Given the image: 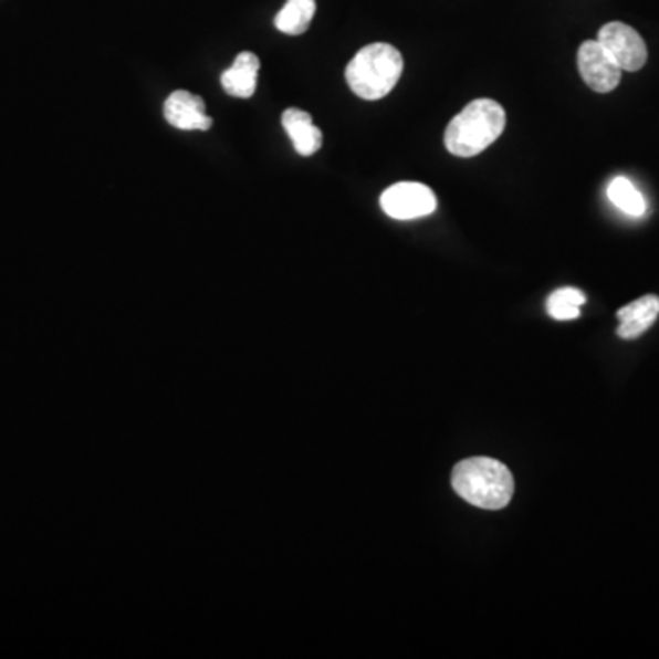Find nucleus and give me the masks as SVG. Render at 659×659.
I'll return each mask as SVG.
<instances>
[{"instance_id":"f257e3e1","label":"nucleus","mask_w":659,"mask_h":659,"mask_svg":"<svg viewBox=\"0 0 659 659\" xmlns=\"http://www.w3.org/2000/svg\"><path fill=\"white\" fill-rule=\"evenodd\" d=\"M452 488L466 502L482 510H502L515 493V480L493 458H468L452 469Z\"/></svg>"},{"instance_id":"f03ea898","label":"nucleus","mask_w":659,"mask_h":659,"mask_svg":"<svg viewBox=\"0 0 659 659\" xmlns=\"http://www.w3.org/2000/svg\"><path fill=\"white\" fill-rule=\"evenodd\" d=\"M505 128V111L493 100L469 103L447 125L446 147L451 155L473 158L500 138Z\"/></svg>"},{"instance_id":"7ed1b4c3","label":"nucleus","mask_w":659,"mask_h":659,"mask_svg":"<svg viewBox=\"0 0 659 659\" xmlns=\"http://www.w3.org/2000/svg\"><path fill=\"white\" fill-rule=\"evenodd\" d=\"M404 72V57L390 44H368L346 66L351 91L367 102H378L398 85Z\"/></svg>"},{"instance_id":"20e7f679","label":"nucleus","mask_w":659,"mask_h":659,"mask_svg":"<svg viewBox=\"0 0 659 659\" xmlns=\"http://www.w3.org/2000/svg\"><path fill=\"white\" fill-rule=\"evenodd\" d=\"M381 209L394 220H416L429 217L438 208L437 195L431 187L416 181H401L388 187L379 198Z\"/></svg>"},{"instance_id":"39448f33","label":"nucleus","mask_w":659,"mask_h":659,"mask_svg":"<svg viewBox=\"0 0 659 659\" xmlns=\"http://www.w3.org/2000/svg\"><path fill=\"white\" fill-rule=\"evenodd\" d=\"M577 66L586 85L599 94H608L621 83V66L599 41H586L580 44Z\"/></svg>"},{"instance_id":"423d86ee","label":"nucleus","mask_w":659,"mask_h":659,"mask_svg":"<svg viewBox=\"0 0 659 659\" xmlns=\"http://www.w3.org/2000/svg\"><path fill=\"white\" fill-rule=\"evenodd\" d=\"M597 41L616 59V63L628 72L644 69L649 57L647 44L634 28L623 22H608L599 30Z\"/></svg>"},{"instance_id":"0eeeda50","label":"nucleus","mask_w":659,"mask_h":659,"mask_svg":"<svg viewBox=\"0 0 659 659\" xmlns=\"http://www.w3.org/2000/svg\"><path fill=\"white\" fill-rule=\"evenodd\" d=\"M164 114L165 119L180 130H209L213 127V119L206 114L202 97L191 92H172L165 102Z\"/></svg>"},{"instance_id":"6e6552de","label":"nucleus","mask_w":659,"mask_h":659,"mask_svg":"<svg viewBox=\"0 0 659 659\" xmlns=\"http://www.w3.org/2000/svg\"><path fill=\"white\" fill-rule=\"evenodd\" d=\"M659 315L658 295H644L638 301L617 310V320L619 328L617 335L621 339H638L650 326L655 325Z\"/></svg>"},{"instance_id":"1a4fd4ad","label":"nucleus","mask_w":659,"mask_h":659,"mask_svg":"<svg viewBox=\"0 0 659 659\" xmlns=\"http://www.w3.org/2000/svg\"><path fill=\"white\" fill-rule=\"evenodd\" d=\"M259 70H261L259 57L251 52H242L220 77L223 91L228 92L229 96L248 100L255 94Z\"/></svg>"},{"instance_id":"9d476101","label":"nucleus","mask_w":659,"mask_h":659,"mask_svg":"<svg viewBox=\"0 0 659 659\" xmlns=\"http://www.w3.org/2000/svg\"><path fill=\"white\" fill-rule=\"evenodd\" d=\"M282 127L301 156H312L323 147V133L315 127L308 112L287 108L282 114Z\"/></svg>"},{"instance_id":"9b49d317","label":"nucleus","mask_w":659,"mask_h":659,"mask_svg":"<svg viewBox=\"0 0 659 659\" xmlns=\"http://www.w3.org/2000/svg\"><path fill=\"white\" fill-rule=\"evenodd\" d=\"M315 15V0H286L275 17V27L286 35H301L308 30Z\"/></svg>"},{"instance_id":"f8f14e48","label":"nucleus","mask_w":659,"mask_h":659,"mask_svg":"<svg viewBox=\"0 0 659 659\" xmlns=\"http://www.w3.org/2000/svg\"><path fill=\"white\" fill-rule=\"evenodd\" d=\"M608 198L616 208L621 209L623 213L630 215V217H644L647 211L644 195L638 191V187L634 186L632 181L623 178V176L610 181Z\"/></svg>"},{"instance_id":"ddd939ff","label":"nucleus","mask_w":659,"mask_h":659,"mask_svg":"<svg viewBox=\"0 0 659 659\" xmlns=\"http://www.w3.org/2000/svg\"><path fill=\"white\" fill-rule=\"evenodd\" d=\"M586 303L585 293L577 287H561L550 295L546 310L553 320L572 321L580 315V306Z\"/></svg>"}]
</instances>
